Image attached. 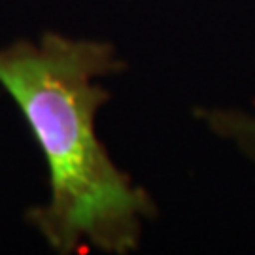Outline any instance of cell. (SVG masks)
I'll list each match as a JSON object with an SVG mask.
<instances>
[{
  "mask_svg": "<svg viewBox=\"0 0 255 255\" xmlns=\"http://www.w3.org/2000/svg\"><path fill=\"white\" fill-rule=\"evenodd\" d=\"M212 132L235 142L242 153L255 161V116L240 110H197Z\"/></svg>",
  "mask_w": 255,
  "mask_h": 255,
  "instance_id": "cell-2",
  "label": "cell"
},
{
  "mask_svg": "<svg viewBox=\"0 0 255 255\" xmlns=\"http://www.w3.org/2000/svg\"><path fill=\"white\" fill-rule=\"evenodd\" d=\"M125 70L108 42L46 32L0 49V85L19 106L42 149L49 201L27 221L59 254L89 244L123 255L140 244L142 225L157 216L144 187L119 170L95 128L110 93L97 78Z\"/></svg>",
  "mask_w": 255,
  "mask_h": 255,
  "instance_id": "cell-1",
  "label": "cell"
}]
</instances>
